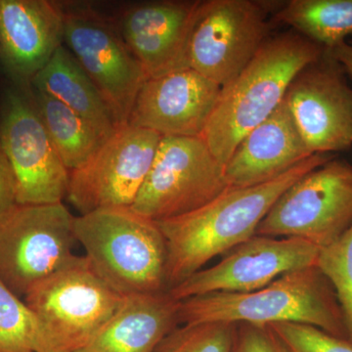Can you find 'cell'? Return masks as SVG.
<instances>
[{
  "label": "cell",
  "instance_id": "obj_1",
  "mask_svg": "<svg viewBox=\"0 0 352 352\" xmlns=\"http://www.w3.org/2000/svg\"><path fill=\"white\" fill-rule=\"evenodd\" d=\"M314 154L279 177L250 187H229L199 210L157 221L168 247L166 291L188 279L204 265L256 235L270 208L289 186L330 160Z\"/></svg>",
  "mask_w": 352,
  "mask_h": 352
},
{
  "label": "cell",
  "instance_id": "obj_2",
  "mask_svg": "<svg viewBox=\"0 0 352 352\" xmlns=\"http://www.w3.org/2000/svg\"><path fill=\"white\" fill-rule=\"evenodd\" d=\"M325 48L295 31L270 38L250 63L220 89L201 138L226 166L240 141L283 102L287 90Z\"/></svg>",
  "mask_w": 352,
  "mask_h": 352
},
{
  "label": "cell",
  "instance_id": "obj_3",
  "mask_svg": "<svg viewBox=\"0 0 352 352\" xmlns=\"http://www.w3.org/2000/svg\"><path fill=\"white\" fill-rule=\"evenodd\" d=\"M178 318L182 325L207 322L307 324L347 340L335 291L317 265L286 273L252 293H215L186 298L180 302Z\"/></svg>",
  "mask_w": 352,
  "mask_h": 352
},
{
  "label": "cell",
  "instance_id": "obj_4",
  "mask_svg": "<svg viewBox=\"0 0 352 352\" xmlns=\"http://www.w3.org/2000/svg\"><path fill=\"white\" fill-rule=\"evenodd\" d=\"M75 235L92 270L119 295L168 292V247L155 220L131 208H101L76 217Z\"/></svg>",
  "mask_w": 352,
  "mask_h": 352
},
{
  "label": "cell",
  "instance_id": "obj_5",
  "mask_svg": "<svg viewBox=\"0 0 352 352\" xmlns=\"http://www.w3.org/2000/svg\"><path fill=\"white\" fill-rule=\"evenodd\" d=\"M122 298L94 272L87 256H74L24 298L38 319L36 352L80 351L117 311Z\"/></svg>",
  "mask_w": 352,
  "mask_h": 352
},
{
  "label": "cell",
  "instance_id": "obj_6",
  "mask_svg": "<svg viewBox=\"0 0 352 352\" xmlns=\"http://www.w3.org/2000/svg\"><path fill=\"white\" fill-rule=\"evenodd\" d=\"M352 226V166L330 160L278 198L256 235L296 238L325 249Z\"/></svg>",
  "mask_w": 352,
  "mask_h": 352
},
{
  "label": "cell",
  "instance_id": "obj_7",
  "mask_svg": "<svg viewBox=\"0 0 352 352\" xmlns=\"http://www.w3.org/2000/svg\"><path fill=\"white\" fill-rule=\"evenodd\" d=\"M229 188L226 166L199 136H163L131 208L155 220L190 214Z\"/></svg>",
  "mask_w": 352,
  "mask_h": 352
},
{
  "label": "cell",
  "instance_id": "obj_8",
  "mask_svg": "<svg viewBox=\"0 0 352 352\" xmlns=\"http://www.w3.org/2000/svg\"><path fill=\"white\" fill-rule=\"evenodd\" d=\"M0 144L15 173L19 206L62 203L69 171L46 131L31 85L7 82L2 90Z\"/></svg>",
  "mask_w": 352,
  "mask_h": 352
},
{
  "label": "cell",
  "instance_id": "obj_9",
  "mask_svg": "<svg viewBox=\"0 0 352 352\" xmlns=\"http://www.w3.org/2000/svg\"><path fill=\"white\" fill-rule=\"evenodd\" d=\"M254 0H208L196 11L187 68L223 87L250 63L270 38L273 9Z\"/></svg>",
  "mask_w": 352,
  "mask_h": 352
},
{
  "label": "cell",
  "instance_id": "obj_10",
  "mask_svg": "<svg viewBox=\"0 0 352 352\" xmlns=\"http://www.w3.org/2000/svg\"><path fill=\"white\" fill-rule=\"evenodd\" d=\"M75 219L63 204L18 206L0 224V280L18 296L75 256Z\"/></svg>",
  "mask_w": 352,
  "mask_h": 352
},
{
  "label": "cell",
  "instance_id": "obj_11",
  "mask_svg": "<svg viewBox=\"0 0 352 352\" xmlns=\"http://www.w3.org/2000/svg\"><path fill=\"white\" fill-rule=\"evenodd\" d=\"M64 45L98 88L118 126L129 124L138 92L148 80L117 25L90 9L66 6Z\"/></svg>",
  "mask_w": 352,
  "mask_h": 352
},
{
  "label": "cell",
  "instance_id": "obj_12",
  "mask_svg": "<svg viewBox=\"0 0 352 352\" xmlns=\"http://www.w3.org/2000/svg\"><path fill=\"white\" fill-rule=\"evenodd\" d=\"M162 138L129 124L118 127L87 164L69 173V203L80 215L101 208H131Z\"/></svg>",
  "mask_w": 352,
  "mask_h": 352
},
{
  "label": "cell",
  "instance_id": "obj_13",
  "mask_svg": "<svg viewBox=\"0 0 352 352\" xmlns=\"http://www.w3.org/2000/svg\"><path fill=\"white\" fill-rule=\"evenodd\" d=\"M284 100L311 154L351 149L352 87L328 50L294 78Z\"/></svg>",
  "mask_w": 352,
  "mask_h": 352
},
{
  "label": "cell",
  "instance_id": "obj_14",
  "mask_svg": "<svg viewBox=\"0 0 352 352\" xmlns=\"http://www.w3.org/2000/svg\"><path fill=\"white\" fill-rule=\"evenodd\" d=\"M319 252L296 238L254 235L228 252L219 263L199 270L168 292L178 302L208 294L252 293L286 273L316 265Z\"/></svg>",
  "mask_w": 352,
  "mask_h": 352
},
{
  "label": "cell",
  "instance_id": "obj_15",
  "mask_svg": "<svg viewBox=\"0 0 352 352\" xmlns=\"http://www.w3.org/2000/svg\"><path fill=\"white\" fill-rule=\"evenodd\" d=\"M220 89L219 85L189 68L148 78L134 102L129 124L162 136L201 138Z\"/></svg>",
  "mask_w": 352,
  "mask_h": 352
},
{
  "label": "cell",
  "instance_id": "obj_16",
  "mask_svg": "<svg viewBox=\"0 0 352 352\" xmlns=\"http://www.w3.org/2000/svg\"><path fill=\"white\" fill-rule=\"evenodd\" d=\"M200 2H140L122 13L118 30L148 78L187 69V45Z\"/></svg>",
  "mask_w": 352,
  "mask_h": 352
},
{
  "label": "cell",
  "instance_id": "obj_17",
  "mask_svg": "<svg viewBox=\"0 0 352 352\" xmlns=\"http://www.w3.org/2000/svg\"><path fill=\"white\" fill-rule=\"evenodd\" d=\"M64 44V14L48 0H0V65L7 82L31 85Z\"/></svg>",
  "mask_w": 352,
  "mask_h": 352
},
{
  "label": "cell",
  "instance_id": "obj_18",
  "mask_svg": "<svg viewBox=\"0 0 352 352\" xmlns=\"http://www.w3.org/2000/svg\"><path fill=\"white\" fill-rule=\"evenodd\" d=\"M286 102L240 141L226 166L229 187L263 184L311 157Z\"/></svg>",
  "mask_w": 352,
  "mask_h": 352
},
{
  "label": "cell",
  "instance_id": "obj_19",
  "mask_svg": "<svg viewBox=\"0 0 352 352\" xmlns=\"http://www.w3.org/2000/svg\"><path fill=\"white\" fill-rule=\"evenodd\" d=\"M179 307L168 292L124 296L107 323L76 352H154L179 324Z\"/></svg>",
  "mask_w": 352,
  "mask_h": 352
},
{
  "label": "cell",
  "instance_id": "obj_20",
  "mask_svg": "<svg viewBox=\"0 0 352 352\" xmlns=\"http://www.w3.org/2000/svg\"><path fill=\"white\" fill-rule=\"evenodd\" d=\"M31 87L61 102L108 138L119 127L98 88L64 44L34 76Z\"/></svg>",
  "mask_w": 352,
  "mask_h": 352
},
{
  "label": "cell",
  "instance_id": "obj_21",
  "mask_svg": "<svg viewBox=\"0 0 352 352\" xmlns=\"http://www.w3.org/2000/svg\"><path fill=\"white\" fill-rule=\"evenodd\" d=\"M32 98L58 156L71 173L82 168L109 138L61 102L31 87Z\"/></svg>",
  "mask_w": 352,
  "mask_h": 352
},
{
  "label": "cell",
  "instance_id": "obj_22",
  "mask_svg": "<svg viewBox=\"0 0 352 352\" xmlns=\"http://www.w3.org/2000/svg\"><path fill=\"white\" fill-rule=\"evenodd\" d=\"M273 20L331 50L352 36V0H291Z\"/></svg>",
  "mask_w": 352,
  "mask_h": 352
},
{
  "label": "cell",
  "instance_id": "obj_23",
  "mask_svg": "<svg viewBox=\"0 0 352 352\" xmlns=\"http://www.w3.org/2000/svg\"><path fill=\"white\" fill-rule=\"evenodd\" d=\"M38 340L36 315L0 280V352H36Z\"/></svg>",
  "mask_w": 352,
  "mask_h": 352
},
{
  "label": "cell",
  "instance_id": "obj_24",
  "mask_svg": "<svg viewBox=\"0 0 352 352\" xmlns=\"http://www.w3.org/2000/svg\"><path fill=\"white\" fill-rule=\"evenodd\" d=\"M237 325L207 322L176 327L154 352H232Z\"/></svg>",
  "mask_w": 352,
  "mask_h": 352
},
{
  "label": "cell",
  "instance_id": "obj_25",
  "mask_svg": "<svg viewBox=\"0 0 352 352\" xmlns=\"http://www.w3.org/2000/svg\"><path fill=\"white\" fill-rule=\"evenodd\" d=\"M316 265L333 286L352 342V226L337 242L320 250Z\"/></svg>",
  "mask_w": 352,
  "mask_h": 352
},
{
  "label": "cell",
  "instance_id": "obj_26",
  "mask_svg": "<svg viewBox=\"0 0 352 352\" xmlns=\"http://www.w3.org/2000/svg\"><path fill=\"white\" fill-rule=\"evenodd\" d=\"M270 326L289 352H352V342L300 323H276Z\"/></svg>",
  "mask_w": 352,
  "mask_h": 352
},
{
  "label": "cell",
  "instance_id": "obj_27",
  "mask_svg": "<svg viewBox=\"0 0 352 352\" xmlns=\"http://www.w3.org/2000/svg\"><path fill=\"white\" fill-rule=\"evenodd\" d=\"M232 352H289L270 326L240 323Z\"/></svg>",
  "mask_w": 352,
  "mask_h": 352
},
{
  "label": "cell",
  "instance_id": "obj_28",
  "mask_svg": "<svg viewBox=\"0 0 352 352\" xmlns=\"http://www.w3.org/2000/svg\"><path fill=\"white\" fill-rule=\"evenodd\" d=\"M17 180L10 162L0 144V224L18 208Z\"/></svg>",
  "mask_w": 352,
  "mask_h": 352
},
{
  "label": "cell",
  "instance_id": "obj_29",
  "mask_svg": "<svg viewBox=\"0 0 352 352\" xmlns=\"http://www.w3.org/2000/svg\"><path fill=\"white\" fill-rule=\"evenodd\" d=\"M328 51L333 59L342 66L344 73L349 74L352 78V38Z\"/></svg>",
  "mask_w": 352,
  "mask_h": 352
}]
</instances>
